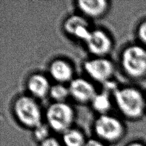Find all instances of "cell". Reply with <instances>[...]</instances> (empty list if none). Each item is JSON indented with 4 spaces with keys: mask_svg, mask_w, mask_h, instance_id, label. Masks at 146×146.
Here are the masks:
<instances>
[{
    "mask_svg": "<svg viewBox=\"0 0 146 146\" xmlns=\"http://www.w3.org/2000/svg\"><path fill=\"white\" fill-rule=\"evenodd\" d=\"M84 43L88 51L94 57H107L113 47L111 36L101 28L92 29Z\"/></svg>",
    "mask_w": 146,
    "mask_h": 146,
    "instance_id": "cell-7",
    "label": "cell"
},
{
    "mask_svg": "<svg viewBox=\"0 0 146 146\" xmlns=\"http://www.w3.org/2000/svg\"><path fill=\"white\" fill-rule=\"evenodd\" d=\"M90 105L99 115L109 113L112 106V100L110 92L106 90L98 92L90 103Z\"/></svg>",
    "mask_w": 146,
    "mask_h": 146,
    "instance_id": "cell-13",
    "label": "cell"
},
{
    "mask_svg": "<svg viewBox=\"0 0 146 146\" xmlns=\"http://www.w3.org/2000/svg\"><path fill=\"white\" fill-rule=\"evenodd\" d=\"M61 142L64 146H84L87 139L80 129L71 127L62 134Z\"/></svg>",
    "mask_w": 146,
    "mask_h": 146,
    "instance_id": "cell-14",
    "label": "cell"
},
{
    "mask_svg": "<svg viewBox=\"0 0 146 146\" xmlns=\"http://www.w3.org/2000/svg\"><path fill=\"white\" fill-rule=\"evenodd\" d=\"M50 77L58 83L66 84L74 79V70L69 61L63 58H56L52 60L48 66Z\"/></svg>",
    "mask_w": 146,
    "mask_h": 146,
    "instance_id": "cell-12",
    "label": "cell"
},
{
    "mask_svg": "<svg viewBox=\"0 0 146 146\" xmlns=\"http://www.w3.org/2000/svg\"><path fill=\"white\" fill-rule=\"evenodd\" d=\"M96 138L105 144H116L126 135V126L121 119L107 113L98 115L93 124Z\"/></svg>",
    "mask_w": 146,
    "mask_h": 146,
    "instance_id": "cell-4",
    "label": "cell"
},
{
    "mask_svg": "<svg viewBox=\"0 0 146 146\" xmlns=\"http://www.w3.org/2000/svg\"><path fill=\"white\" fill-rule=\"evenodd\" d=\"M68 87L70 98L80 105L90 104L98 93L93 83L85 78H74Z\"/></svg>",
    "mask_w": 146,
    "mask_h": 146,
    "instance_id": "cell-8",
    "label": "cell"
},
{
    "mask_svg": "<svg viewBox=\"0 0 146 146\" xmlns=\"http://www.w3.org/2000/svg\"><path fill=\"white\" fill-rule=\"evenodd\" d=\"M49 96L53 100V102H67V100L70 98L68 85L56 83L51 85Z\"/></svg>",
    "mask_w": 146,
    "mask_h": 146,
    "instance_id": "cell-15",
    "label": "cell"
},
{
    "mask_svg": "<svg viewBox=\"0 0 146 146\" xmlns=\"http://www.w3.org/2000/svg\"><path fill=\"white\" fill-rule=\"evenodd\" d=\"M115 105L122 116L130 121L141 119L146 112V96L133 86L118 87L112 93Z\"/></svg>",
    "mask_w": 146,
    "mask_h": 146,
    "instance_id": "cell-1",
    "label": "cell"
},
{
    "mask_svg": "<svg viewBox=\"0 0 146 146\" xmlns=\"http://www.w3.org/2000/svg\"><path fill=\"white\" fill-rule=\"evenodd\" d=\"M137 36L141 45L146 46V20L140 23L137 28Z\"/></svg>",
    "mask_w": 146,
    "mask_h": 146,
    "instance_id": "cell-17",
    "label": "cell"
},
{
    "mask_svg": "<svg viewBox=\"0 0 146 146\" xmlns=\"http://www.w3.org/2000/svg\"><path fill=\"white\" fill-rule=\"evenodd\" d=\"M83 66L91 80L104 85L111 82L115 71L113 62L107 57L92 56L85 60Z\"/></svg>",
    "mask_w": 146,
    "mask_h": 146,
    "instance_id": "cell-6",
    "label": "cell"
},
{
    "mask_svg": "<svg viewBox=\"0 0 146 146\" xmlns=\"http://www.w3.org/2000/svg\"><path fill=\"white\" fill-rule=\"evenodd\" d=\"M126 146H146V145L143 142L139 141H133L131 142H129Z\"/></svg>",
    "mask_w": 146,
    "mask_h": 146,
    "instance_id": "cell-20",
    "label": "cell"
},
{
    "mask_svg": "<svg viewBox=\"0 0 146 146\" xmlns=\"http://www.w3.org/2000/svg\"><path fill=\"white\" fill-rule=\"evenodd\" d=\"M44 117L51 130L63 134L72 127L76 115L74 108L67 102H53L47 108Z\"/></svg>",
    "mask_w": 146,
    "mask_h": 146,
    "instance_id": "cell-5",
    "label": "cell"
},
{
    "mask_svg": "<svg viewBox=\"0 0 146 146\" xmlns=\"http://www.w3.org/2000/svg\"><path fill=\"white\" fill-rule=\"evenodd\" d=\"M40 146H64L62 142L53 137H50L48 139L41 142Z\"/></svg>",
    "mask_w": 146,
    "mask_h": 146,
    "instance_id": "cell-18",
    "label": "cell"
},
{
    "mask_svg": "<svg viewBox=\"0 0 146 146\" xmlns=\"http://www.w3.org/2000/svg\"><path fill=\"white\" fill-rule=\"evenodd\" d=\"M51 85L49 78L39 72L30 75L26 82L28 94L37 100H42L49 96Z\"/></svg>",
    "mask_w": 146,
    "mask_h": 146,
    "instance_id": "cell-11",
    "label": "cell"
},
{
    "mask_svg": "<svg viewBox=\"0 0 146 146\" xmlns=\"http://www.w3.org/2000/svg\"><path fill=\"white\" fill-rule=\"evenodd\" d=\"M121 68L127 76L134 80L146 76V47L131 44L122 50L120 58Z\"/></svg>",
    "mask_w": 146,
    "mask_h": 146,
    "instance_id": "cell-3",
    "label": "cell"
},
{
    "mask_svg": "<svg viewBox=\"0 0 146 146\" xmlns=\"http://www.w3.org/2000/svg\"><path fill=\"white\" fill-rule=\"evenodd\" d=\"M63 30L69 36L83 42L87 40L92 30L90 27L89 20L81 14L67 17L64 21Z\"/></svg>",
    "mask_w": 146,
    "mask_h": 146,
    "instance_id": "cell-9",
    "label": "cell"
},
{
    "mask_svg": "<svg viewBox=\"0 0 146 146\" xmlns=\"http://www.w3.org/2000/svg\"><path fill=\"white\" fill-rule=\"evenodd\" d=\"M12 111L17 121L27 129L33 130L43 122L44 115L40 104L28 94L21 95L15 99Z\"/></svg>",
    "mask_w": 146,
    "mask_h": 146,
    "instance_id": "cell-2",
    "label": "cell"
},
{
    "mask_svg": "<svg viewBox=\"0 0 146 146\" xmlns=\"http://www.w3.org/2000/svg\"><path fill=\"white\" fill-rule=\"evenodd\" d=\"M84 146H106V144L97 138H95L88 139Z\"/></svg>",
    "mask_w": 146,
    "mask_h": 146,
    "instance_id": "cell-19",
    "label": "cell"
},
{
    "mask_svg": "<svg viewBox=\"0 0 146 146\" xmlns=\"http://www.w3.org/2000/svg\"><path fill=\"white\" fill-rule=\"evenodd\" d=\"M76 6L81 15L88 20H95L105 16L110 5L106 0H80L76 2Z\"/></svg>",
    "mask_w": 146,
    "mask_h": 146,
    "instance_id": "cell-10",
    "label": "cell"
},
{
    "mask_svg": "<svg viewBox=\"0 0 146 146\" xmlns=\"http://www.w3.org/2000/svg\"><path fill=\"white\" fill-rule=\"evenodd\" d=\"M50 130L48 125L46 123H42L36 126L35 128L33 129V136L36 141L40 144L44 140L48 139L50 137Z\"/></svg>",
    "mask_w": 146,
    "mask_h": 146,
    "instance_id": "cell-16",
    "label": "cell"
}]
</instances>
